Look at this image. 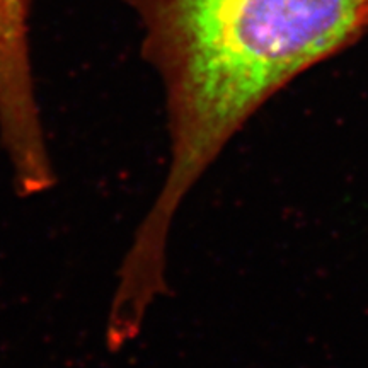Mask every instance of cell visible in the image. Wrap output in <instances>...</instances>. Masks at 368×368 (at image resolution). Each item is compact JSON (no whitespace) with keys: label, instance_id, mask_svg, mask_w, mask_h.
<instances>
[{"label":"cell","instance_id":"6da1fadb","mask_svg":"<svg viewBox=\"0 0 368 368\" xmlns=\"http://www.w3.org/2000/svg\"><path fill=\"white\" fill-rule=\"evenodd\" d=\"M166 90L171 167L119 269L132 297L166 290L167 237L189 189L278 90L368 32V0H122Z\"/></svg>","mask_w":368,"mask_h":368},{"label":"cell","instance_id":"7a4b0ae2","mask_svg":"<svg viewBox=\"0 0 368 368\" xmlns=\"http://www.w3.org/2000/svg\"><path fill=\"white\" fill-rule=\"evenodd\" d=\"M32 0H0V142L17 195L50 191L57 183L32 80L29 17Z\"/></svg>","mask_w":368,"mask_h":368}]
</instances>
